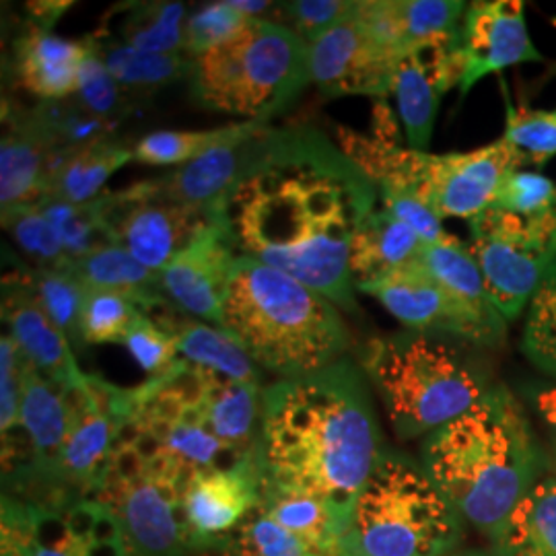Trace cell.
I'll use <instances>...</instances> for the list:
<instances>
[{
    "label": "cell",
    "mask_w": 556,
    "mask_h": 556,
    "mask_svg": "<svg viewBox=\"0 0 556 556\" xmlns=\"http://www.w3.org/2000/svg\"><path fill=\"white\" fill-rule=\"evenodd\" d=\"M378 188L312 126L260 124L248 137L243 178L217 217L239 256L256 260L357 314L351 245L378 208Z\"/></svg>",
    "instance_id": "6da1fadb"
},
{
    "label": "cell",
    "mask_w": 556,
    "mask_h": 556,
    "mask_svg": "<svg viewBox=\"0 0 556 556\" xmlns=\"http://www.w3.org/2000/svg\"><path fill=\"white\" fill-rule=\"evenodd\" d=\"M369 381L351 357L264 388L258 456L266 486L324 498L353 517L383 454Z\"/></svg>",
    "instance_id": "7a4b0ae2"
},
{
    "label": "cell",
    "mask_w": 556,
    "mask_h": 556,
    "mask_svg": "<svg viewBox=\"0 0 556 556\" xmlns=\"http://www.w3.org/2000/svg\"><path fill=\"white\" fill-rule=\"evenodd\" d=\"M546 457L526 408L505 386L422 441V468L484 536L498 534L517 503L544 477Z\"/></svg>",
    "instance_id": "3957f363"
},
{
    "label": "cell",
    "mask_w": 556,
    "mask_h": 556,
    "mask_svg": "<svg viewBox=\"0 0 556 556\" xmlns=\"http://www.w3.org/2000/svg\"><path fill=\"white\" fill-rule=\"evenodd\" d=\"M219 328L278 379L321 371L353 349L349 326L330 299L243 256L233 266Z\"/></svg>",
    "instance_id": "277c9868"
},
{
    "label": "cell",
    "mask_w": 556,
    "mask_h": 556,
    "mask_svg": "<svg viewBox=\"0 0 556 556\" xmlns=\"http://www.w3.org/2000/svg\"><path fill=\"white\" fill-rule=\"evenodd\" d=\"M466 346L406 328L361 346L358 367L381 397L397 438H429L491 392Z\"/></svg>",
    "instance_id": "5b68a950"
},
{
    "label": "cell",
    "mask_w": 556,
    "mask_h": 556,
    "mask_svg": "<svg viewBox=\"0 0 556 556\" xmlns=\"http://www.w3.org/2000/svg\"><path fill=\"white\" fill-rule=\"evenodd\" d=\"M312 85L309 46L273 20H252L194 60L190 91L206 110L268 124Z\"/></svg>",
    "instance_id": "8992f818"
},
{
    "label": "cell",
    "mask_w": 556,
    "mask_h": 556,
    "mask_svg": "<svg viewBox=\"0 0 556 556\" xmlns=\"http://www.w3.org/2000/svg\"><path fill=\"white\" fill-rule=\"evenodd\" d=\"M459 534L462 517L425 468L383 450L358 493L344 556H439Z\"/></svg>",
    "instance_id": "52a82bcc"
},
{
    "label": "cell",
    "mask_w": 556,
    "mask_h": 556,
    "mask_svg": "<svg viewBox=\"0 0 556 556\" xmlns=\"http://www.w3.org/2000/svg\"><path fill=\"white\" fill-rule=\"evenodd\" d=\"M200 397L202 369L181 358L169 374L130 390V410L118 439L178 475L186 484L202 472L238 464L245 456L231 452L213 435Z\"/></svg>",
    "instance_id": "ba28073f"
},
{
    "label": "cell",
    "mask_w": 556,
    "mask_h": 556,
    "mask_svg": "<svg viewBox=\"0 0 556 556\" xmlns=\"http://www.w3.org/2000/svg\"><path fill=\"white\" fill-rule=\"evenodd\" d=\"M186 482L118 439L96 498L114 517L132 556H192L181 495Z\"/></svg>",
    "instance_id": "9c48e42d"
},
{
    "label": "cell",
    "mask_w": 556,
    "mask_h": 556,
    "mask_svg": "<svg viewBox=\"0 0 556 556\" xmlns=\"http://www.w3.org/2000/svg\"><path fill=\"white\" fill-rule=\"evenodd\" d=\"M468 248L498 314L516 321L556 262V206L538 217L491 206L470 220Z\"/></svg>",
    "instance_id": "30bf717a"
},
{
    "label": "cell",
    "mask_w": 556,
    "mask_h": 556,
    "mask_svg": "<svg viewBox=\"0 0 556 556\" xmlns=\"http://www.w3.org/2000/svg\"><path fill=\"white\" fill-rule=\"evenodd\" d=\"M98 200L110 239L155 273L206 225L219 219L215 213L163 194L153 179L105 192Z\"/></svg>",
    "instance_id": "8fae6325"
},
{
    "label": "cell",
    "mask_w": 556,
    "mask_h": 556,
    "mask_svg": "<svg viewBox=\"0 0 556 556\" xmlns=\"http://www.w3.org/2000/svg\"><path fill=\"white\" fill-rule=\"evenodd\" d=\"M128 410L130 390L98 376H85L71 390V427L59 468L60 486L68 501L96 498Z\"/></svg>",
    "instance_id": "7c38bea8"
},
{
    "label": "cell",
    "mask_w": 556,
    "mask_h": 556,
    "mask_svg": "<svg viewBox=\"0 0 556 556\" xmlns=\"http://www.w3.org/2000/svg\"><path fill=\"white\" fill-rule=\"evenodd\" d=\"M357 291L378 299L406 330L454 338L472 349H497L507 338V324H495L470 312L418 264V258L400 273L361 285Z\"/></svg>",
    "instance_id": "4fadbf2b"
},
{
    "label": "cell",
    "mask_w": 556,
    "mask_h": 556,
    "mask_svg": "<svg viewBox=\"0 0 556 556\" xmlns=\"http://www.w3.org/2000/svg\"><path fill=\"white\" fill-rule=\"evenodd\" d=\"M516 169L523 161L503 137L466 153H422L418 197L441 219L472 220L493 206L503 179Z\"/></svg>",
    "instance_id": "5bb4252c"
},
{
    "label": "cell",
    "mask_w": 556,
    "mask_h": 556,
    "mask_svg": "<svg viewBox=\"0 0 556 556\" xmlns=\"http://www.w3.org/2000/svg\"><path fill=\"white\" fill-rule=\"evenodd\" d=\"M307 46L312 85L326 98L367 96L379 101L392 93L400 59L367 34L355 13Z\"/></svg>",
    "instance_id": "9a60e30c"
},
{
    "label": "cell",
    "mask_w": 556,
    "mask_h": 556,
    "mask_svg": "<svg viewBox=\"0 0 556 556\" xmlns=\"http://www.w3.org/2000/svg\"><path fill=\"white\" fill-rule=\"evenodd\" d=\"M459 96L466 98L478 80L501 71L542 62L528 29L526 4L519 0H477L466 7L459 25Z\"/></svg>",
    "instance_id": "2e32d148"
},
{
    "label": "cell",
    "mask_w": 556,
    "mask_h": 556,
    "mask_svg": "<svg viewBox=\"0 0 556 556\" xmlns=\"http://www.w3.org/2000/svg\"><path fill=\"white\" fill-rule=\"evenodd\" d=\"M262 482V468L254 450L238 464L202 472L186 484L181 511L197 555H213L220 540L258 509Z\"/></svg>",
    "instance_id": "e0dca14e"
},
{
    "label": "cell",
    "mask_w": 556,
    "mask_h": 556,
    "mask_svg": "<svg viewBox=\"0 0 556 556\" xmlns=\"http://www.w3.org/2000/svg\"><path fill=\"white\" fill-rule=\"evenodd\" d=\"M239 252L219 219L213 220L160 270L161 293L179 312L220 326Z\"/></svg>",
    "instance_id": "ac0fdd59"
},
{
    "label": "cell",
    "mask_w": 556,
    "mask_h": 556,
    "mask_svg": "<svg viewBox=\"0 0 556 556\" xmlns=\"http://www.w3.org/2000/svg\"><path fill=\"white\" fill-rule=\"evenodd\" d=\"M60 153L40 103L2 108L0 140V213L34 206L46 197L52 163Z\"/></svg>",
    "instance_id": "d6986e66"
},
{
    "label": "cell",
    "mask_w": 556,
    "mask_h": 556,
    "mask_svg": "<svg viewBox=\"0 0 556 556\" xmlns=\"http://www.w3.org/2000/svg\"><path fill=\"white\" fill-rule=\"evenodd\" d=\"M25 511L27 556H132L118 519L98 498L60 507L25 503Z\"/></svg>",
    "instance_id": "ffe728a7"
},
{
    "label": "cell",
    "mask_w": 556,
    "mask_h": 556,
    "mask_svg": "<svg viewBox=\"0 0 556 556\" xmlns=\"http://www.w3.org/2000/svg\"><path fill=\"white\" fill-rule=\"evenodd\" d=\"M456 40L420 48L402 56L396 66L392 96L396 98L406 147L429 153L443 96L459 87V52Z\"/></svg>",
    "instance_id": "44dd1931"
},
{
    "label": "cell",
    "mask_w": 556,
    "mask_h": 556,
    "mask_svg": "<svg viewBox=\"0 0 556 556\" xmlns=\"http://www.w3.org/2000/svg\"><path fill=\"white\" fill-rule=\"evenodd\" d=\"M2 321L41 376L73 390L85 381L73 344L41 307L25 273L2 278Z\"/></svg>",
    "instance_id": "7402d4cb"
},
{
    "label": "cell",
    "mask_w": 556,
    "mask_h": 556,
    "mask_svg": "<svg viewBox=\"0 0 556 556\" xmlns=\"http://www.w3.org/2000/svg\"><path fill=\"white\" fill-rule=\"evenodd\" d=\"M85 40H68L34 23H25L13 43V75L21 89L40 101L75 98Z\"/></svg>",
    "instance_id": "603a6c76"
},
{
    "label": "cell",
    "mask_w": 556,
    "mask_h": 556,
    "mask_svg": "<svg viewBox=\"0 0 556 556\" xmlns=\"http://www.w3.org/2000/svg\"><path fill=\"white\" fill-rule=\"evenodd\" d=\"M262 394V383L223 378L202 369L200 406L204 420L213 435L239 456H248L256 450Z\"/></svg>",
    "instance_id": "cb8c5ba5"
},
{
    "label": "cell",
    "mask_w": 556,
    "mask_h": 556,
    "mask_svg": "<svg viewBox=\"0 0 556 556\" xmlns=\"http://www.w3.org/2000/svg\"><path fill=\"white\" fill-rule=\"evenodd\" d=\"M260 511L303 540L321 556H344L353 517L344 516L324 498L282 491L262 482Z\"/></svg>",
    "instance_id": "d4e9b609"
},
{
    "label": "cell",
    "mask_w": 556,
    "mask_h": 556,
    "mask_svg": "<svg viewBox=\"0 0 556 556\" xmlns=\"http://www.w3.org/2000/svg\"><path fill=\"white\" fill-rule=\"evenodd\" d=\"M149 316L157 319L163 328L176 337L179 355L188 363L219 374L223 378L262 383L258 365L248 357L236 338L227 334L219 326H208L200 319H192L172 303Z\"/></svg>",
    "instance_id": "484cf974"
},
{
    "label": "cell",
    "mask_w": 556,
    "mask_h": 556,
    "mask_svg": "<svg viewBox=\"0 0 556 556\" xmlns=\"http://www.w3.org/2000/svg\"><path fill=\"white\" fill-rule=\"evenodd\" d=\"M132 161V147L116 137L59 153L52 163L43 199L87 204L105 194V184Z\"/></svg>",
    "instance_id": "4316f807"
},
{
    "label": "cell",
    "mask_w": 556,
    "mask_h": 556,
    "mask_svg": "<svg viewBox=\"0 0 556 556\" xmlns=\"http://www.w3.org/2000/svg\"><path fill=\"white\" fill-rule=\"evenodd\" d=\"M422 248L425 243L408 225L400 223L378 204L361 223L351 245V275L355 285L361 287L400 273L418 258Z\"/></svg>",
    "instance_id": "83f0119b"
},
{
    "label": "cell",
    "mask_w": 556,
    "mask_h": 556,
    "mask_svg": "<svg viewBox=\"0 0 556 556\" xmlns=\"http://www.w3.org/2000/svg\"><path fill=\"white\" fill-rule=\"evenodd\" d=\"M73 273L85 289L114 291L135 299L147 314H155L169 305L161 293L160 273L140 264L130 252L110 243L87 258L73 264Z\"/></svg>",
    "instance_id": "f1b7e54d"
},
{
    "label": "cell",
    "mask_w": 556,
    "mask_h": 556,
    "mask_svg": "<svg viewBox=\"0 0 556 556\" xmlns=\"http://www.w3.org/2000/svg\"><path fill=\"white\" fill-rule=\"evenodd\" d=\"M418 264L470 312L495 324H507L489 295L486 282L468 243L454 236L429 243L420 250Z\"/></svg>",
    "instance_id": "f546056e"
},
{
    "label": "cell",
    "mask_w": 556,
    "mask_h": 556,
    "mask_svg": "<svg viewBox=\"0 0 556 556\" xmlns=\"http://www.w3.org/2000/svg\"><path fill=\"white\" fill-rule=\"evenodd\" d=\"M495 546L498 556H556V475H544L517 503Z\"/></svg>",
    "instance_id": "4dcf8cb0"
},
{
    "label": "cell",
    "mask_w": 556,
    "mask_h": 556,
    "mask_svg": "<svg viewBox=\"0 0 556 556\" xmlns=\"http://www.w3.org/2000/svg\"><path fill=\"white\" fill-rule=\"evenodd\" d=\"M96 40L100 43L110 73L130 100L157 93L163 87L190 79L192 75L194 60L188 54L140 52L108 36L105 31L96 36Z\"/></svg>",
    "instance_id": "1f68e13d"
},
{
    "label": "cell",
    "mask_w": 556,
    "mask_h": 556,
    "mask_svg": "<svg viewBox=\"0 0 556 556\" xmlns=\"http://www.w3.org/2000/svg\"><path fill=\"white\" fill-rule=\"evenodd\" d=\"M119 41L153 54H186L184 31L188 9L184 2H126L118 9Z\"/></svg>",
    "instance_id": "d6a6232c"
},
{
    "label": "cell",
    "mask_w": 556,
    "mask_h": 556,
    "mask_svg": "<svg viewBox=\"0 0 556 556\" xmlns=\"http://www.w3.org/2000/svg\"><path fill=\"white\" fill-rule=\"evenodd\" d=\"M256 122H239L206 130H157L132 147V161L142 165H186L206 155L211 149L248 132Z\"/></svg>",
    "instance_id": "836d02e7"
},
{
    "label": "cell",
    "mask_w": 556,
    "mask_h": 556,
    "mask_svg": "<svg viewBox=\"0 0 556 556\" xmlns=\"http://www.w3.org/2000/svg\"><path fill=\"white\" fill-rule=\"evenodd\" d=\"M404 56L443 41L456 40L468 2L394 0Z\"/></svg>",
    "instance_id": "e575fe53"
},
{
    "label": "cell",
    "mask_w": 556,
    "mask_h": 556,
    "mask_svg": "<svg viewBox=\"0 0 556 556\" xmlns=\"http://www.w3.org/2000/svg\"><path fill=\"white\" fill-rule=\"evenodd\" d=\"M38 206L56 229L71 266L114 243L103 225L100 200L87 204H71L64 200L43 199L38 202Z\"/></svg>",
    "instance_id": "d590c367"
},
{
    "label": "cell",
    "mask_w": 556,
    "mask_h": 556,
    "mask_svg": "<svg viewBox=\"0 0 556 556\" xmlns=\"http://www.w3.org/2000/svg\"><path fill=\"white\" fill-rule=\"evenodd\" d=\"M27 278L46 314L66 334L73 346H80V309L87 289L73 273V266H34V270L27 273Z\"/></svg>",
    "instance_id": "8d00e7d4"
},
{
    "label": "cell",
    "mask_w": 556,
    "mask_h": 556,
    "mask_svg": "<svg viewBox=\"0 0 556 556\" xmlns=\"http://www.w3.org/2000/svg\"><path fill=\"white\" fill-rule=\"evenodd\" d=\"M217 556H321L277 521L254 509L229 536L220 540Z\"/></svg>",
    "instance_id": "74e56055"
},
{
    "label": "cell",
    "mask_w": 556,
    "mask_h": 556,
    "mask_svg": "<svg viewBox=\"0 0 556 556\" xmlns=\"http://www.w3.org/2000/svg\"><path fill=\"white\" fill-rule=\"evenodd\" d=\"M73 100L83 110L108 122L118 124L130 112V98L110 73L96 36L85 38V59L80 64L79 87Z\"/></svg>",
    "instance_id": "f35d334b"
},
{
    "label": "cell",
    "mask_w": 556,
    "mask_h": 556,
    "mask_svg": "<svg viewBox=\"0 0 556 556\" xmlns=\"http://www.w3.org/2000/svg\"><path fill=\"white\" fill-rule=\"evenodd\" d=\"M521 349L534 367L556 379V262L528 305Z\"/></svg>",
    "instance_id": "ab89813d"
},
{
    "label": "cell",
    "mask_w": 556,
    "mask_h": 556,
    "mask_svg": "<svg viewBox=\"0 0 556 556\" xmlns=\"http://www.w3.org/2000/svg\"><path fill=\"white\" fill-rule=\"evenodd\" d=\"M142 307L128 295L87 289L80 309L83 344H122Z\"/></svg>",
    "instance_id": "60d3db41"
},
{
    "label": "cell",
    "mask_w": 556,
    "mask_h": 556,
    "mask_svg": "<svg viewBox=\"0 0 556 556\" xmlns=\"http://www.w3.org/2000/svg\"><path fill=\"white\" fill-rule=\"evenodd\" d=\"M505 116V135L523 165L542 167L556 155V108L553 110H528L516 108L509 98Z\"/></svg>",
    "instance_id": "b9f144b4"
},
{
    "label": "cell",
    "mask_w": 556,
    "mask_h": 556,
    "mask_svg": "<svg viewBox=\"0 0 556 556\" xmlns=\"http://www.w3.org/2000/svg\"><path fill=\"white\" fill-rule=\"evenodd\" d=\"M2 227L11 233L21 254L34 262V266H71L56 229L41 213L38 204L23 206L2 215Z\"/></svg>",
    "instance_id": "7bdbcfd3"
},
{
    "label": "cell",
    "mask_w": 556,
    "mask_h": 556,
    "mask_svg": "<svg viewBox=\"0 0 556 556\" xmlns=\"http://www.w3.org/2000/svg\"><path fill=\"white\" fill-rule=\"evenodd\" d=\"M254 17L239 11L231 0H219L202 4L197 11L188 13L184 31V52L192 60L219 48L220 43L231 40Z\"/></svg>",
    "instance_id": "ee69618b"
},
{
    "label": "cell",
    "mask_w": 556,
    "mask_h": 556,
    "mask_svg": "<svg viewBox=\"0 0 556 556\" xmlns=\"http://www.w3.org/2000/svg\"><path fill=\"white\" fill-rule=\"evenodd\" d=\"M122 344L149 379L169 374L181 361L176 337L147 312H140L132 321Z\"/></svg>",
    "instance_id": "f6af8a7d"
},
{
    "label": "cell",
    "mask_w": 556,
    "mask_h": 556,
    "mask_svg": "<svg viewBox=\"0 0 556 556\" xmlns=\"http://www.w3.org/2000/svg\"><path fill=\"white\" fill-rule=\"evenodd\" d=\"M556 206V184L540 172L516 169L503 179L493 208L519 217H538Z\"/></svg>",
    "instance_id": "bcb514c9"
},
{
    "label": "cell",
    "mask_w": 556,
    "mask_h": 556,
    "mask_svg": "<svg viewBox=\"0 0 556 556\" xmlns=\"http://www.w3.org/2000/svg\"><path fill=\"white\" fill-rule=\"evenodd\" d=\"M355 9L357 0H291L278 4V23L287 25L301 40L309 43L338 23L349 20Z\"/></svg>",
    "instance_id": "7dc6e473"
},
{
    "label": "cell",
    "mask_w": 556,
    "mask_h": 556,
    "mask_svg": "<svg viewBox=\"0 0 556 556\" xmlns=\"http://www.w3.org/2000/svg\"><path fill=\"white\" fill-rule=\"evenodd\" d=\"M23 365L17 342L11 334L0 337V435L2 447L17 438L23 400Z\"/></svg>",
    "instance_id": "c3c4849f"
},
{
    "label": "cell",
    "mask_w": 556,
    "mask_h": 556,
    "mask_svg": "<svg viewBox=\"0 0 556 556\" xmlns=\"http://www.w3.org/2000/svg\"><path fill=\"white\" fill-rule=\"evenodd\" d=\"M378 197L379 206L388 211L392 217H396L400 223L408 225L425 245L438 243L450 236L443 229V219L425 200L418 199L417 194L400 190H381Z\"/></svg>",
    "instance_id": "681fc988"
},
{
    "label": "cell",
    "mask_w": 556,
    "mask_h": 556,
    "mask_svg": "<svg viewBox=\"0 0 556 556\" xmlns=\"http://www.w3.org/2000/svg\"><path fill=\"white\" fill-rule=\"evenodd\" d=\"M27 511L25 503L11 495H2L0 509V556H27L25 544Z\"/></svg>",
    "instance_id": "f907efd6"
},
{
    "label": "cell",
    "mask_w": 556,
    "mask_h": 556,
    "mask_svg": "<svg viewBox=\"0 0 556 556\" xmlns=\"http://www.w3.org/2000/svg\"><path fill=\"white\" fill-rule=\"evenodd\" d=\"M532 406L556 445V383H540L532 390Z\"/></svg>",
    "instance_id": "816d5d0a"
},
{
    "label": "cell",
    "mask_w": 556,
    "mask_h": 556,
    "mask_svg": "<svg viewBox=\"0 0 556 556\" xmlns=\"http://www.w3.org/2000/svg\"><path fill=\"white\" fill-rule=\"evenodd\" d=\"M29 23L40 25L46 29H52V25L73 7V2H60V0H41V2H27Z\"/></svg>",
    "instance_id": "f5cc1de1"
},
{
    "label": "cell",
    "mask_w": 556,
    "mask_h": 556,
    "mask_svg": "<svg viewBox=\"0 0 556 556\" xmlns=\"http://www.w3.org/2000/svg\"><path fill=\"white\" fill-rule=\"evenodd\" d=\"M439 556H491L484 555V553H478V551H459V548H452V551H447V553H443V555Z\"/></svg>",
    "instance_id": "db71d44e"
}]
</instances>
